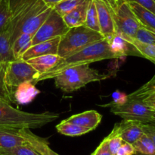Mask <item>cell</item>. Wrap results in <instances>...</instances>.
<instances>
[{
	"label": "cell",
	"mask_w": 155,
	"mask_h": 155,
	"mask_svg": "<svg viewBox=\"0 0 155 155\" xmlns=\"http://www.w3.org/2000/svg\"><path fill=\"white\" fill-rule=\"evenodd\" d=\"M116 59L119 58L111 51L107 40L104 39L86 47L81 51L69 57L62 59L55 66L53 67L49 71L39 74L33 82V84L41 81L54 78L61 73L70 68L80 66V65H89L92 62L105 60V59Z\"/></svg>",
	"instance_id": "cell-1"
},
{
	"label": "cell",
	"mask_w": 155,
	"mask_h": 155,
	"mask_svg": "<svg viewBox=\"0 0 155 155\" xmlns=\"http://www.w3.org/2000/svg\"><path fill=\"white\" fill-rule=\"evenodd\" d=\"M57 112H27L13 107L10 103L0 98V129H39L55 121Z\"/></svg>",
	"instance_id": "cell-2"
},
{
	"label": "cell",
	"mask_w": 155,
	"mask_h": 155,
	"mask_svg": "<svg viewBox=\"0 0 155 155\" xmlns=\"http://www.w3.org/2000/svg\"><path fill=\"white\" fill-rule=\"evenodd\" d=\"M109 77L110 74L100 73L90 68L89 65H85L68 68L54 79L55 86L58 89L65 92H72L91 82L101 81Z\"/></svg>",
	"instance_id": "cell-3"
},
{
	"label": "cell",
	"mask_w": 155,
	"mask_h": 155,
	"mask_svg": "<svg viewBox=\"0 0 155 155\" xmlns=\"http://www.w3.org/2000/svg\"><path fill=\"white\" fill-rule=\"evenodd\" d=\"M104 39L105 38L101 33L85 25L71 27L61 37L58 55L65 59Z\"/></svg>",
	"instance_id": "cell-4"
},
{
	"label": "cell",
	"mask_w": 155,
	"mask_h": 155,
	"mask_svg": "<svg viewBox=\"0 0 155 155\" xmlns=\"http://www.w3.org/2000/svg\"><path fill=\"white\" fill-rule=\"evenodd\" d=\"M115 24L116 33L134 37L142 24L132 11L127 0H117L114 6L110 9Z\"/></svg>",
	"instance_id": "cell-5"
},
{
	"label": "cell",
	"mask_w": 155,
	"mask_h": 155,
	"mask_svg": "<svg viewBox=\"0 0 155 155\" xmlns=\"http://www.w3.org/2000/svg\"><path fill=\"white\" fill-rule=\"evenodd\" d=\"M38 75L39 72L27 61L14 60L6 64L5 83L14 97V92L18 85L27 81L33 84Z\"/></svg>",
	"instance_id": "cell-6"
},
{
	"label": "cell",
	"mask_w": 155,
	"mask_h": 155,
	"mask_svg": "<svg viewBox=\"0 0 155 155\" xmlns=\"http://www.w3.org/2000/svg\"><path fill=\"white\" fill-rule=\"evenodd\" d=\"M54 8L47 5L43 0H36L31 9L26 15L24 21L13 32L12 36V43L15 38L21 33L33 34L37 31Z\"/></svg>",
	"instance_id": "cell-7"
},
{
	"label": "cell",
	"mask_w": 155,
	"mask_h": 155,
	"mask_svg": "<svg viewBox=\"0 0 155 155\" xmlns=\"http://www.w3.org/2000/svg\"><path fill=\"white\" fill-rule=\"evenodd\" d=\"M110 112L125 120L146 124L152 122L154 109L144 102L135 99H129L123 105L110 106Z\"/></svg>",
	"instance_id": "cell-8"
},
{
	"label": "cell",
	"mask_w": 155,
	"mask_h": 155,
	"mask_svg": "<svg viewBox=\"0 0 155 155\" xmlns=\"http://www.w3.org/2000/svg\"><path fill=\"white\" fill-rule=\"evenodd\" d=\"M68 30L69 28L64 21L62 16L53 9L47 19L33 35L32 46L63 36Z\"/></svg>",
	"instance_id": "cell-9"
},
{
	"label": "cell",
	"mask_w": 155,
	"mask_h": 155,
	"mask_svg": "<svg viewBox=\"0 0 155 155\" xmlns=\"http://www.w3.org/2000/svg\"><path fill=\"white\" fill-rule=\"evenodd\" d=\"M144 134L142 123L123 119L117 123L110 136H118L125 142L133 144Z\"/></svg>",
	"instance_id": "cell-10"
},
{
	"label": "cell",
	"mask_w": 155,
	"mask_h": 155,
	"mask_svg": "<svg viewBox=\"0 0 155 155\" xmlns=\"http://www.w3.org/2000/svg\"><path fill=\"white\" fill-rule=\"evenodd\" d=\"M98 12L100 31L105 39L109 40L116 33L115 24L110 6L106 0H95Z\"/></svg>",
	"instance_id": "cell-11"
},
{
	"label": "cell",
	"mask_w": 155,
	"mask_h": 155,
	"mask_svg": "<svg viewBox=\"0 0 155 155\" xmlns=\"http://www.w3.org/2000/svg\"><path fill=\"white\" fill-rule=\"evenodd\" d=\"M61 37V36H58V37L53 38V39L49 40L43 41V42L39 43L31 46L24 53L21 59L24 61H27L28 59H32V58L43 56V55L58 54Z\"/></svg>",
	"instance_id": "cell-12"
},
{
	"label": "cell",
	"mask_w": 155,
	"mask_h": 155,
	"mask_svg": "<svg viewBox=\"0 0 155 155\" xmlns=\"http://www.w3.org/2000/svg\"><path fill=\"white\" fill-rule=\"evenodd\" d=\"M107 41L111 51L119 59L127 56H141L140 53L136 50V47L119 33H114L112 37L107 40Z\"/></svg>",
	"instance_id": "cell-13"
},
{
	"label": "cell",
	"mask_w": 155,
	"mask_h": 155,
	"mask_svg": "<svg viewBox=\"0 0 155 155\" xmlns=\"http://www.w3.org/2000/svg\"><path fill=\"white\" fill-rule=\"evenodd\" d=\"M18 132L25 138L27 144H30L40 155H59L51 150L46 139L33 134L29 129H19Z\"/></svg>",
	"instance_id": "cell-14"
},
{
	"label": "cell",
	"mask_w": 155,
	"mask_h": 155,
	"mask_svg": "<svg viewBox=\"0 0 155 155\" xmlns=\"http://www.w3.org/2000/svg\"><path fill=\"white\" fill-rule=\"evenodd\" d=\"M101 119L102 116L98 112L95 110H88L71 115L69 118L66 119V121L83 127L89 128L92 131L98 127L101 122Z\"/></svg>",
	"instance_id": "cell-15"
},
{
	"label": "cell",
	"mask_w": 155,
	"mask_h": 155,
	"mask_svg": "<svg viewBox=\"0 0 155 155\" xmlns=\"http://www.w3.org/2000/svg\"><path fill=\"white\" fill-rule=\"evenodd\" d=\"M90 2L91 0H84L75 9L62 17L68 28L84 25Z\"/></svg>",
	"instance_id": "cell-16"
},
{
	"label": "cell",
	"mask_w": 155,
	"mask_h": 155,
	"mask_svg": "<svg viewBox=\"0 0 155 155\" xmlns=\"http://www.w3.org/2000/svg\"><path fill=\"white\" fill-rule=\"evenodd\" d=\"M40 91L32 82L27 81L18 85L14 92V100L18 104L24 105L31 103Z\"/></svg>",
	"instance_id": "cell-17"
},
{
	"label": "cell",
	"mask_w": 155,
	"mask_h": 155,
	"mask_svg": "<svg viewBox=\"0 0 155 155\" xmlns=\"http://www.w3.org/2000/svg\"><path fill=\"white\" fill-rule=\"evenodd\" d=\"M62 59L63 58L58 54H47L32 58L27 62L39 72V74H40L51 69Z\"/></svg>",
	"instance_id": "cell-18"
},
{
	"label": "cell",
	"mask_w": 155,
	"mask_h": 155,
	"mask_svg": "<svg viewBox=\"0 0 155 155\" xmlns=\"http://www.w3.org/2000/svg\"><path fill=\"white\" fill-rule=\"evenodd\" d=\"M18 130L19 129H0V150L27 144V141L20 135Z\"/></svg>",
	"instance_id": "cell-19"
},
{
	"label": "cell",
	"mask_w": 155,
	"mask_h": 155,
	"mask_svg": "<svg viewBox=\"0 0 155 155\" xmlns=\"http://www.w3.org/2000/svg\"><path fill=\"white\" fill-rule=\"evenodd\" d=\"M128 2L132 11L142 25L155 29V14L134 2Z\"/></svg>",
	"instance_id": "cell-20"
},
{
	"label": "cell",
	"mask_w": 155,
	"mask_h": 155,
	"mask_svg": "<svg viewBox=\"0 0 155 155\" xmlns=\"http://www.w3.org/2000/svg\"><path fill=\"white\" fill-rule=\"evenodd\" d=\"M33 35L21 33L12 43V51L16 60L22 59L24 53L32 46Z\"/></svg>",
	"instance_id": "cell-21"
},
{
	"label": "cell",
	"mask_w": 155,
	"mask_h": 155,
	"mask_svg": "<svg viewBox=\"0 0 155 155\" xmlns=\"http://www.w3.org/2000/svg\"><path fill=\"white\" fill-rule=\"evenodd\" d=\"M56 129L58 132L66 136H80V135H85L91 132V129L89 128L83 127V126H78L74 123L69 122L66 121V119L61 122L59 124L56 126Z\"/></svg>",
	"instance_id": "cell-22"
},
{
	"label": "cell",
	"mask_w": 155,
	"mask_h": 155,
	"mask_svg": "<svg viewBox=\"0 0 155 155\" xmlns=\"http://www.w3.org/2000/svg\"><path fill=\"white\" fill-rule=\"evenodd\" d=\"M16 60L12 51L11 36L7 31L0 33V62L4 64Z\"/></svg>",
	"instance_id": "cell-23"
},
{
	"label": "cell",
	"mask_w": 155,
	"mask_h": 155,
	"mask_svg": "<svg viewBox=\"0 0 155 155\" xmlns=\"http://www.w3.org/2000/svg\"><path fill=\"white\" fill-rule=\"evenodd\" d=\"M128 98L139 100L153 108L155 105V86L149 88L142 86L136 91L129 94Z\"/></svg>",
	"instance_id": "cell-24"
},
{
	"label": "cell",
	"mask_w": 155,
	"mask_h": 155,
	"mask_svg": "<svg viewBox=\"0 0 155 155\" xmlns=\"http://www.w3.org/2000/svg\"><path fill=\"white\" fill-rule=\"evenodd\" d=\"M122 36L136 47V49L139 51L142 57L148 59L155 65V44L143 43L136 40V39L133 37L124 36V35H122Z\"/></svg>",
	"instance_id": "cell-25"
},
{
	"label": "cell",
	"mask_w": 155,
	"mask_h": 155,
	"mask_svg": "<svg viewBox=\"0 0 155 155\" xmlns=\"http://www.w3.org/2000/svg\"><path fill=\"white\" fill-rule=\"evenodd\" d=\"M136 153L141 155H155V144L145 133L133 144Z\"/></svg>",
	"instance_id": "cell-26"
},
{
	"label": "cell",
	"mask_w": 155,
	"mask_h": 155,
	"mask_svg": "<svg viewBox=\"0 0 155 155\" xmlns=\"http://www.w3.org/2000/svg\"><path fill=\"white\" fill-rule=\"evenodd\" d=\"M84 25L86 27H89L91 30H95V31L98 32V33H101L99 27V23H98V12H97L95 0H91L90 4H89V8H88L86 22H85Z\"/></svg>",
	"instance_id": "cell-27"
},
{
	"label": "cell",
	"mask_w": 155,
	"mask_h": 155,
	"mask_svg": "<svg viewBox=\"0 0 155 155\" xmlns=\"http://www.w3.org/2000/svg\"><path fill=\"white\" fill-rule=\"evenodd\" d=\"M10 19V0H0V33L8 30Z\"/></svg>",
	"instance_id": "cell-28"
},
{
	"label": "cell",
	"mask_w": 155,
	"mask_h": 155,
	"mask_svg": "<svg viewBox=\"0 0 155 155\" xmlns=\"http://www.w3.org/2000/svg\"><path fill=\"white\" fill-rule=\"evenodd\" d=\"M0 155H40L29 144L16 146L12 148L0 150Z\"/></svg>",
	"instance_id": "cell-29"
},
{
	"label": "cell",
	"mask_w": 155,
	"mask_h": 155,
	"mask_svg": "<svg viewBox=\"0 0 155 155\" xmlns=\"http://www.w3.org/2000/svg\"><path fill=\"white\" fill-rule=\"evenodd\" d=\"M6 64L0 62V98L3 99L8 103H14L13 96L11 94L5 83V74Z\"/></svg>",
	"instance_id": "cell-30"
},
{
	"label": "cell",
	"mask_w": 155,
	"mask_h": 155,
	"mask_svg": "<svg viewBox=\"0 0 155 155\" xmlns=\"http://www.w3.org/2000/svg\"><path fill=\"white\" fill-rule=\"evenodd\" d=\"M84 0H63L54 6V10L63 17L68 12L75 9Z\"/></svg>",
	"instance_id": "cell-31"
},
{
	"label": "cell",
	"mask_w": 155,
	"mask_h": 155,
	"mask_svg": "<svg viewBox=\"0 0 155 155\" xmlns=\"http://www.w3.org/2000/svg\"><path fill=\"white\" fill-rule=\"evenodd\" d=\"M134 39L141 43L146 44H155V37L152 33L145 28L144 26H141L140 28L137 30L135 34Z\"/></svg>",
	"instance_id": "cell-32"
},
{
	"label": "cell",
	"mask_w": 155,
	"mask_h": 155,
	"mask_svg": "<svg viewBox=\"0 0 155 155\" xmlns=\"http://www.w3.org/2000/svg\"><path fill=\"white\" fill-rule=\"evenodd\" d=\"M112 101L110 103L106 105H103V106H119V105H123L128 101V95L125 93L120 92L119 91H116L112 93L111 94Z\"/></svg>",
	"instance_id": "cell-33"
},
{
	"label": "cell",
	"mask_w": 155,
	"mask_h": 155,
	"mask_svg": "<svg viewBox=\"0 0 155 155\" xmlns=\"http://www.w3.org/2000/svg\"><path fill=\"white\" fill-rule=\"evenodd\" d=\"M106 139L107 140V144H108L110 153H112V155H116L117 152L124 142L122 138L118 136H110V135H108V136L106 137Z\"/></svg>",
	"instance_id": "cell-34"
},
{
	"label": "cell",
	"mask_w": 155,
	"mask_h": 155,
	"mask_svg": "<svg viewBox=\"0 0 155 155\" xmlns=\"http://www.w3.org/2000/svg\"><path fill=\"white\" fill-rule=\"evenodd\" d=\"M136 153L133 144L124 141L122 145L117 152L116 155H134Z\"/></svg>",
	"instance_id": "cell-35"
},
{
	"label": "cell",
	"mask_w": 155,
	"mask_h": 155,
	"mask_svg": "<svg viewBox=\"0 0 155 155\" xmlns=\"http://www.w3.org/2000/svg\"><path fill=\"white\" fill-rule=\"evenodd\" d=\"M92 155H112L109 149L107 140L106 138L101 142L98 147L95 149V151L92 153Z\"/></svg>",
	"instance_id": "cell-36"
},
{
	"label": "cell",
	"mask_w": 155,
	"mask_h": 155,
	"mask_svg": "<svg viewBox=\"0 0 155 155\" xmlns=\"http://www.w3.org/2000/svg\"><path fill=\"white\" fill-rule=\"evenodd\" d=\"M142 129L145 135H148L155 144V123H146L142 124Z\"/></svg>",
	"instance_id": "cell-37"
},
{
	"label": "cell",
	"mask_w": 155,
	"mask_h": 155,
	"mask_svg": "<svg viewBox=\"0 0 155 155\" xmlns=\"http://www.w3.org/2000/svg\"><path fill=\"white\" fill-rule=\"evenodd\" d=\"M127 2H134L145 9L155 14V2L154 0H127Z\"/></svg>",
	"instance_id": "cell-38"
},
{
	"label": "cell",
	"mask_w": 155,
	"mask_h": 155,
	"mask_svg": "<svg viewBox=\"0 0 155 155\" xmlns=\"http://www.w3.org/2000/svg\"><path fill=\"white\" fill-rule=\"evenodd\" d=\"M43 1L45 2L47 5H48L50 6H52V7L54 8V6L55 5L63 1V0H43Z\"/></svg>",
	"instance_id": "cell-39"
},
{
	"label": "cell",
	"mask_w": 155,
	"mask_h": 155,
	"mask_svg": "<svg viewBox=\"0 0 155 155\" xmlns=\"http://www.w3.org/2000/svg\"><path fill=\"white\" fill-rule=\"evenodd\" d=\"M155 86V74L153 76L152 78L149 81L147 82L146 84L143 85V87L145 88H149V87H154Z\"/></svg>",
	"instance_id": "cell-40"
},
{
	"label": "cell",
	"mask_w": 155,
	"mask_h": 155,
	"mask_svg": "<svg viewBox=\"0 0 155 155\" xmlns=\"http://www.w3.org/2000/svg\"><path fill=\"white\" fill-rule=\"evenodd\" d=\"M106 1H107V4L109 5L110 8H112L115 5V3H116L117 0H106Z\"/></svg>",
	"instance_id": "cell-41"
},
{
	"label": "cell",
	"mask_w": 155,
	"mask_h": 155,
	"mask_svg": "<svg viewBox=\"0 0 155 155\" xmlns=\"http://www.w3.org/2000/svg\"><path fill=\"white\" fill-rule=\"evenodd\" d=\"M142 26H143V25H142ZM144 27H145V26H144ZM145 27V28H146V29H148V30H149V31L151 32V33H152V34H153V36H154V37H155V29L150 28V27Z\"/></svg>",
	"instance_id": "cell-42"
},
{
	"label": "cell",
	"mask_w": 155,
	"mask_h": 155,
	"mask_svg": "<svg viewBox=\"0 0 155 155\" xmlns=\"http://www.w3.org/2000/svg\"><path fill=\"white\" fill-rule=\"evenodd\" d=\"M151 122L155 123V110L154 111V114H153V117H152V122Z\"/></svg>",
	"instance_id": "cell-43"
},
{
	"label": "cell",
	"mask_w": 155,
	"mask_h": 155,
	"mask_svg": "<svg viewBox=\"0 0 155 155\" xmlns=\"http://www.w3.org/2000/svg\"><path fill=\"white\" fill-rule=\"evenodd\" d=\"M153 109H154V110H155V105L154 106H153Z\"/></svg>",
	"instance_id": "cell-44"
},
{
	"label": "cell",
	"mask_w": 155,
	"mask_h": 155,
	"mask_svg": "<svg viewBox=\"0 0 155 155\" xmlns=\"http://www.w3.org/2000/svg\"><path fill=\"white\" fill-rule=\"evenodd\" d=\"M154 2H155V0H154Z\"/></svg>",
	"instance_id": "cell-45"
}]
</instances>
